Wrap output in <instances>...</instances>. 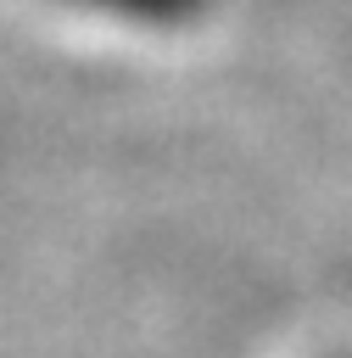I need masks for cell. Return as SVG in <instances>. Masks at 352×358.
Segmentation results:
<instances>
[{
    "mask_svg": "<svg viewBox=\"0 0 352 358\" xmlns=\"http://www.w3.org/2000/svg\"><path fill=\"white\" fill-rule=\"evenodd\" d=\"M73 6L117 17V22H145V28H184L212 11V0H73Z\"/></svg>",
    "mask_w": 352,
    "mask_h": 358,
    "instance_id": "6da1fadb",
    "label": "cell"
}]
</instances>
